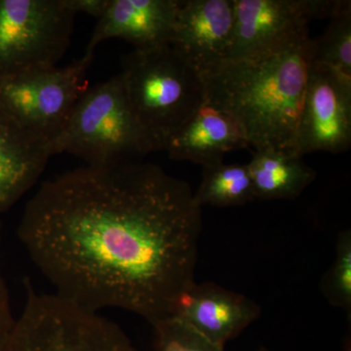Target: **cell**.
Wrapping results in <instances>:
<instances>
[{"label": "cell", "instance_id": "obj_15", "mask_svg": "<svg viewBox=\"0 0 351 351\" xmlns=\"http://www.w3.org/2000/svg\"><path fill=\"white\" fill-rule=\"evenodd\" d=\"M256 199H294L316 179L302 157L282 152H255L247 163Z\"/></svg>", "mask_w": 351, "mask_h": 351}, {"label": "cell", "instance_id": "obj_18", "mask_svg": "<svg viewBox=\"0 0 351 351\" xmlns=\"http://www.w3.org/2000/svg\"><path fill=\"white\" fill-rule=\"evenodd\" d=\"M322 294L329 304L346 311L351 319V232H339L336 257L320 284Z\"/></svg>", "mask_w": 351, "mask_h": 351}, {"label": "cell", "instance_id": "obj_1", "mask_svg": "<svg viewBox=\"0 0 351 351\" xmlns=\"http://www.w3.org/2000/svg\"><path fill=\"white\" fill-rule=\"evenodd\" d=\"M202 207L188 182L152 163L68 171L41 184L17 234L56 294L149 323L195 281Z\"/></svg>", "mask_w": 351, "mask_h": 351}, {"label": "cell", "instance_id": "obj_4", "mask_svg": "<svg viewBox=\"0 0 351 351\" xmlns=\"http://www.w3.org/2000/svg\"><path fill=\"white\" fill-rule=\"evenodd\" d=\"M51 151L89 166L115 165L147 154L119 73L82 92Z\"/></svg>", "mask_w": 351, "mask_h": 351}, {"label": "cell", "instance_id": "obj_6", "mask_svg": "<svg viewBox=\"0 0 351 351\" xmlns=\"http://www.w3.org/2000/svg\"><path fill=\"white\" fill-rule=\"evenodd\" d=\"M75 16L63 0H0V76L56 66Z\"/></svg>", "mask_w": 351, "mask_h": 351}, {"label": "cell", "instance_id": "obj_16", "mask_svg": "<svg viewBox=\"0 0 351 351\" xmlns=\"http://www.w3.org/2000/svg\"><path fill=\"white\" fill-rule=\"evenodd\" d=\"M195 199L201 207L219 208L239 206L256 200L248 165L223 162L203 168Z\"/></svg>", "mask_w": 351, "mask_h": 351}, {"label": "cell", "instance_id": "obj_2", "mask_svg": "<svg viewBox=\"0 0 351 351\" xmlns=\"http://www.w3.org/2000/svg\"><path fill=\"white\" fill-rule=\"evenodd\" d=\"M309 27L201 75L205 103L232 117L255 152L294 154L313 64Z\"/></svg>", "mask_w": 351, "mask_h": 351}, {"label": "cell", "instance_id": "obj_7", "mask_svg": "<svg viewBox=\"0 0 351 351\" xmlns=\"http://www.w3.org/2000/svg\"><path fill=\"white\" fill-rule=\"evenodd\" d=\"M95 53L64 66L29 69L0 76V104L34 134L52 143L63 131L86 89Z\"/></svg>", "mask_w": 351, "mask_h": 351}, {"label": "cell", "instance_id": "obj_19", "mask_svg": "<svg viewBox=\"0 0 351 351\" xmlns=\"http://www.w3.org/2000/svg\"><path fill=\"white\" fill-rule=\"evenodd\" d=\"M154 330L152 351H225L174 316L151 323Z\"/></svg>", "mask_w": 351, "mask_h": 351}, {"label": "cell", "instance_id": "obj_3", "mask_svg": "<svg viewBox=\"0 0 351 351\" xmlns=\"http://www.w3.org/2000/svg\"><path fill=\"white\" fill-rule=\"evenodd\" d=\"M119 75L147 154L165 151L205 104L200 73L171 45L132 51Z\"/></svg>", "mask_w": 351, "mask_h": 351}, {"label": "cell", "instance_id": "obj_10", "mask_svg": "<svg viewBox=\"0 0 351 351\" xmlns=\"http://www.w3.org/2000/svg\"><path fill=\"white\" fill-rule=\"evenodd\" d=\"M257 302L213 282L195 280L176 299L170 315L225 348L260 317Z\"/></svg>", "mask_w": 351, "mask_h": 351}, {"label": "cell", "instance_id": "obj_17", "mask_svg": "<svg viewBox=\"0 0 351 351\" xmlns=\"http://www.w3.org/2000/svg\"><path fill=\"white\" fill-rule=\"evenodd\" d=\"M326 31L314 40L313 63L351 83V1L336 0Z\"/></svg>", "mask_w": 351, "mask_h": 351}, {"label": "cell", "instance_id": "obj_9", "mask_svg": "<svg viewBox=\"0 0 351 351\" xmlns=\"http://www.w3.org/2000/svg\"><path fill=\"white\" fill-rule=\"evenodd\" d=\"M336 0H233L234 25L226 60L280 43L314 20L328 18Z\"/></svg>", "mask_w": 351, "mask_h": 351}, {"label": "cell", "instance_id": "obj_24", "mask_svg": "<svg viewBox=\"0 0 351 351\" xmlns=\"http://www.w3.org/2000/svg\"><path fill=\"white\" fill-rule=\"evenodd\" d=\"M1 233H2V223L0 221V242H1Z\"/></svg>", "mask_w": 351, "mask_h": 351}, {"label": "cell", "instance_id": "obj_14", "mask_svg": "<svg viewBox=\"0 0 351 351\" xmlns=\"http://www.w3.org/2000/svg\"><path fill=\"white\" fill-rule=\"evenodd\" d=\"M249 147L239 124L230 115L205 103L166 147L170 158L200 164L223 163L226 154Z\"/></svg>", "mask_w": 351, "mask_h": 351}, {"label": "cell", "instance_id": "obj_13", "mask_svg": "<svg viewBox=\"0 0 351 351\" xmlns=\"http://www.w3.org/2000/svg\"><path fill=\"white\" fill-rule=\"evenodd\" d=\"M52 156L50 143L0 104V213L10 210L34 188Z\"/></svg>", "mask_w": 351, "mask_h": 351}, {"label": "cell", "instance_id": "obj_8", "mask_svg": "<svg viewBox=\"0 0 351 351\" xmlns=\"http://www.w3.org/2000/svg\"><path fill=\"white\" fill-rule=\"evenodd\" d=\"M351 145V83L334 71L313 63L309 73L304 110L294 154L315 152L339 154Z\"/></svg>", "mask_w": 351, "mask_h": 351}, {"label": "cell", "instance_id": "obj_5", "mask_svg": "<svg viewBox=\"0 0 351 351\" xmlns=\"http://www.w3.org/2000/svg\"><path fill=\"white\" fill-rule=\"evenodd\" d=\"M27 300L3 351H141L124 330L100 313L61 295L36 292Z\"/></svg>", "mask_w": 351, "mask_h": 351}, {"label": "cell", "instance_id": "obj_20", "mask_svg": "<svg viewBox=\"0 0 351 351\" xmlns=\"http://www.w3.org/2000/svg\"><path fill=\"white\" fill-rule=\"evenodd\" d=\"M15 321L10 292L5 279L0 274V351H3L5 348Z\"/></svg>", "mask_w": 351, "mask_h": 351}, {"label": "cell", "instance_id": "obj_21", "mask_svg": "<svg viewBox=\"0 0 351 351\" xmlns=\"http://www.w3.org/2000/svg\"><path fill=\"white\" fill-rule=\"evenodd\" d=\"M63 1L64 5L75 15L77 13H84L99 20L105 13L110 0H63Z\"/></svg>", "mask_w": 351, "mask_h": 351}, {"label": "cell", "instance_id": "obj_12", "mask_svg": "<svg viewBox=\"0 0 351 351\" xmlns=\"http://www.w3.org/2000/svg\"><path fill=\"white\" fill-rule=\"evenodd\" d=\"M180 0H110L85 52L95 53L108 39H123L134 50L171 45Z\"/></svg>", "mask_w": 351, "mask_h": 351}, {"label": "cell", "instance_id": "obj_22", "mask_svg": "<svg viewBox=\"0 0 351 351\" xmlns=\"http://www.w3.org/2000/svg\"><path fill=\"white\" fill-rule=\"evenodd\" d=\"M351 334L350 328L348 334L346 335L345 341H343V351H351Z\"/></svg>", "mask_w": 351, "mask_h": 351}, {"label": "cell", "instance_id": "obj_23", "mask_svg": "<svg viewBox=\"0 0 351 351\" xmlns=\"http://www.w3.org/2000/svg\"><path fill=\"white\" fill-rule=\"evenodd\" d=\"M257 351H274L271 350H269V348H265V346H262V348H258Z\"/></svg>", "mask_w": 351, "mask_h": 351}, {"label": "cell", "instance_id": "obj_11", "mask_svg": "<svg viewBox=\"0 0 351 351\" xmlns=\"http://www.w3.org/2000/svg\"><path fill=\"white\" fill-rule=\"evenodd\" d=\"M233 25V0H180L171 46L203 75L226 61Z\"/></svg>", "mask_w": 351, "mask_h": 351}]
</instances>
